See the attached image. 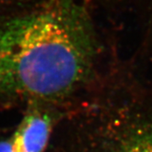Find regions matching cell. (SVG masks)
<instances>
[{"label": "cell", "mask_w": 152, "mask_h": 152, "mask_svg": "<svg viewBox=\"0 0 152 152\" xmlns=\"http://www.w3.org/2000/svg\"><path fill=\"white\" fill-rule=\"evenodd\" d=\"M75 152H152V84L118 70L81 104Z\"/></svg>", "instance_id": "2"}, {"label": "cell", "mask_w": 152, "mask_h": 152, "mask_svg": "<svg viewBox=\"0 0 152 152\" xmlns=\"http://www.w3.org/2000/svg\"><path fill=\"white\" fill-rule=\"evenodd\" d=\"M0 152H15L13 138H10L0 141Z\"/></svg>", "instance_id": "4"}, {"label": "cell", "mask_w": 152, "mask_h": 152, "mask_svg": "<svg viewBox=\"0 0 152 152\" xmlns=\"http://www.w3.org/2000/svg\"><path fill=\"white\" fill-rule=\"evenodd\" d=\"M88 17L71 0H54L0 26V100L84 102L117 69L97 66Z\"/></svg>", "instance_id": "1"}, {"label": "cell", "mask_w": 152, "mask_h": 152, "mask_svg": "<svg viewBox=\"0 0 152 152\" xmlns=\"http://www.w3.org/2000/svg\"><path fill=\"white\" fill-rule=\"evenodd\" d=\"M52 130L48 113L33 107L12 135L15 152H44Z\"/></svg>", "instance_id": "3"}]
</instances>
